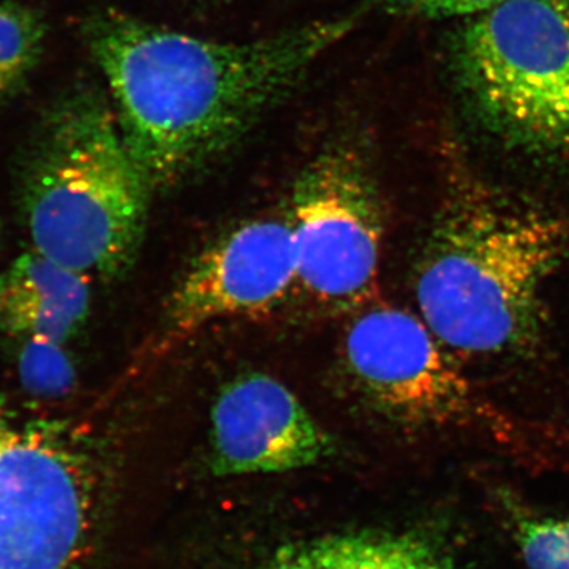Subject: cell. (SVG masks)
<instances>
[{"label": "cell", "instance_id": "1", "mask_svg": "<svg viewBox=\"0 0 569 569\" xmlns=\"http://www.w3.org/2000/svg\"><path fill=\"white\" fill-rule=\"evenodd\" d=\"M373 9L367 0L250 41L203 39L111 9L93 14L86 39L123 141L156 192L233 148Z\"/></svg>", "mask_w": 569, "mask_h": 569}, {"label": "cell", "instance_id": "4", "mask_svg": "<svg viewBox=\"0 0 569 569\" xmlns=\"http://www.w3.org/2000/svg\"><path fill=\"white\" fill-rule=\"evenodd\" d=\"M451 54L486 132L519 151L569 156V0H507L475 14Z\"/></svg>", "mask_w": 569, "mask_h": 569}, {"label": "cell", "instance_id": "11", "mask_svg": "<svg viewBox=\"0 0 569 569\" xmlns=\"http://www.w3.org/2000/svg\"><path fill=\"white\" fill-rule=\"evenodd\" d=\"M268 569H452L426 539L403 533L332 535L277 550Z\"/></svg>", "mask_w": 569, "mask_h": 569}, {"label": "cell", "instance_id": "13", "mask_svg": "<svg viewBox=\"0 0 569 569\" xmlns=\"http://www.w3.org/2000/svg\"><path fill=\"white\" fill-rule=\"evenodd\" d=\"M18 376L26 391L41 399L69 395L77 380L73 361L66 343L48 339H21Z\"/></svg>", "mask_w": 569, "mask_h": 569}, {"label": "cell", "instance_id": "3", "mask_svg": "<svg viewBox=\"0 0 569 569\" xmlns=\"http://www.w3.org/2000/svg\"><path fill=\"white\" fill-rule=\"evenodd\" d=\"M149 189L112 104L80 89L44 116L18 179L32 250L91 277H116L140 252Z\"/></svg>", "mask_w": 569, "mask_h": 569}, {"label": "cell", "instance_id": "8", "mask_svg": "<svg viewBox=\"0 0 569 569\" xmlns=\"http://www.w3.org/2000/svg\"><path fill=\"white\" fill-rule=\"evenodd\" d=\"M298 282L293 233L284 219L239 224L190 261L164 302L167 348L228 318L263 316Z\"/></svg>", "mask_w": 569, "mask_h": 569}, {"label": "cell", "instance_id": "12", "mask_svg": "<svg viewBox=\"0 0 569 569\" xmlns=\"http://www.w3.org/2000/svg\"><path fill=\"white\" fill-rule=\"evenodd\" d=\"M47 26L36 11L0 2V103L31 77L43 52Z\"/></svg>", "mask_w": 569, "mask_h": 569}, {"label": "cell", "instance_id": "2", "mask_svg": "<svg viewBox=\"0 0 569 569\" xmlns=\"http://www.w3.org/2000/svg\"><path fill=\"white\" fill-rule=\"evenodd\" d=\"M568 260L569 216L452 190L418 260L419 317L455 355L529 351L545 332L546 287Z\"/></svg>", "mask_w": 569, "mask_h": 569}, {"label": "cell", "instance_id": "14", "mask_svg": "<svg viewBox=\"0 0 569 569\" xmlns=\"http://www.w3.org/2000/svg\"><path fill=\"white\" fill-rule=\"evenodd\" d=\"M516 537L527 569H569V519H516Z\"/></svg>", "mask_w": 569, "mask_h": 569}, {"label": "cell", "instance_id": "16", "mask_svg": "<svg viewBox=\"0 0 569 569\" xmlns=\"http://www.w3.org/2000/svg\"><path fill=\"white\" fill-rule=\"evenodd\" d=\"M189 2H206V0H189Z\"/></svg>", "mask_w": 569, "mask_h": 569}, {"label": "cell", "instance_id": "5", "mask_svg": "<svg viewBox=\"0 0 569 569\" xmlns=\"http://www.w3.org/2000/svg\"><path fill=\"white\" fill-rule=\"evenodd\" d=\"M298 283L332 312L365 305L376 287L385 219L366 156L335 142L302 168L290 212Z\"/></svg>", "mask_w": 569, "mask_h": 569}, {"label": "cell", "instance_id": "9", "mask_svg": "<svg viewBox=\"0 0 569 569\" xmlns=\"http://www.w3.org/2000/svg\"><path fill=\"white\" fill-rule=\"evenodd\" d=\"M211 467L220 477L287 473L318 466L336 451L331 433L282 381L242 373L211 410Z\"/></svg>", "mask_w": 569, "mask_h": 569}, {"label": "cell", "instance_id": "6", "mask_svg": "<svg viewBox=\"0 0 569 569\" xmlns=\"http://www.w3.org/2000/svg\"><path fill=\"white\" fill-rule=\"evenodd\" d=\"M89 459L0 413V569H81L96 520Z\"/></svg>", "mask_w": 569, "mask_h": 569}, {"label": "cell", "instance_id": "7", "mask_svg": "<svg viewBox=\"0 0 569 569\" xmlns=\"http://www.w3.org/2000/svg\"><path fill=\"white\" fill-rule=\"evenodd\" d=\"M342 367L356 397L391 425L429 429L497 421L421 317L395 306L362 310L348 325Z\"/></svg>", "mask_w": 569, "mask_h": 569}, {"label": "cell", "instance_id": "15", "mask_svg": "<svg viewBox=\"0 0 569 569\" xmlns=\"http://www.w3.org/2000/svg\"><path fill=\"white\" fill-rule=\"evenodd\" d=\"M503 2L507 0H373L376 9L427 20L475 17Z\"/></svg>", "mask_w": 569, "mask_h": 569}, {"label": "cell", "instance_id": "10", "mask_svg": "<svg viewBox=\"0 0 569 569\" xmlns=\"http://www.w3.org/2000/svg\"><path fill=\"white\" fill-rule=\"evenodd\" d=\"M91 277L29 250L0 271V329L67 343L91 310Z\"/></svg>", "mask_w": 569, "mask_h": 569}]
</instances>
